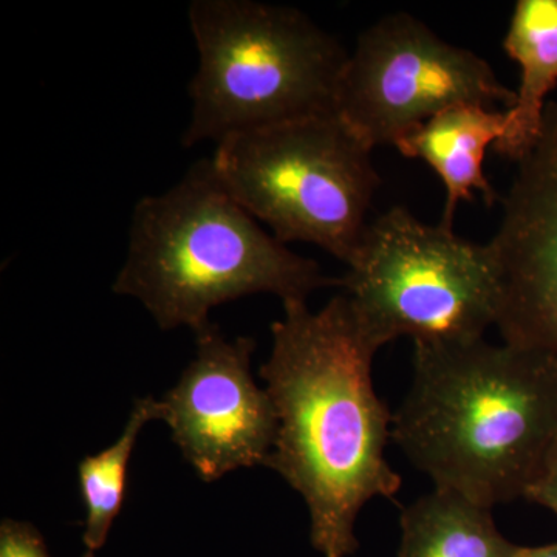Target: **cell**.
<instances>
[{"label":"cell","mask_w":557,"mask_h":557,"mask_svg":"<svg viewBox=\"0 0 557 557\" xmlns=\"http://www.w3.org/2000/svg\"><path fill=\"white\" fill-rule=\"evenodd\" d=\"M284 311L271 325L273 350L260 368L277 416L263 467L306 500L313 548L348 557L359 548L355 525L364 505L394 498L401 487L384 457L394 413L372 381L380 347L344 293L318 313L307 302L284 304Z\"/></svg>","instance_id":"6da1fadb"},{"label":"cell","mask_w":557,"mask_h":557,"mask_svg":"<svg viewBox=\"0 0 557 557\" xmlns=\"http://www.w3.org/2000/svg\"><path fill=\"white\" fill-rule=\"evenodd\" d=\"M413 346L392 440L438 490L491 509L525 498L557 443V358L483 338Z\"/></svg>","instance_id":"7a4b0ae2"},{"label":"cell","mask_w":557,"mask_h":557,"mask_svg":"<svg viewBox=\"0 0 557 557\" xmlns=\"http://www.w3.org/2000/svg\"><path fill=\"white\" fill-rule=\"evenodd\" d=\"M324 287L339 278L267 233L203 160L166 193L138 201L113 292L138 299L161 330L196 333L230 300L271 293L307 302Z\"/></svg>","instance_id":"3957f363"},{"label":"cell","mask_w":557,"mask_h":557,"mask_svg":"<svg viewBox=\"0 0 557 557\" xmlns=\"http://www.w3.org/2000/svg\"><path fill=\"white\" fill-rule=\"evenodd\" d=\"M199 50L183 145L223 141L259 127L335 112L343 46L302 11L251 0H196Z\"/></svg>","instance_id":"277c9868"},{"label":"cell","mask_w":557,"mask_h":557,"mask_svg":"<svg viewBox=\"0 0 557 557\" xmlns=\"http://www.w3.org/2000/svg\"><path fill=\"white\" fill-rule=\"evenodd\" d=\"M372 150L335 110L233 135L209 160L277 240L317 245L347 265L380 186Z\"/></svg>","instance_id":"5b68a950"},{"label":"cell","mask_w":557,"mask_h":557,"mask_svg":"<svg viewBox=\"0 0 557 557\" xmlns=\"http://www.w3.org/2000/svg\"><path fill=\"white\" fill-rule=\"evenodd\" d=\"M339 287L380 348L468 343L497 325L500 273L493 248L395 207L370 220Z\"/></svg>","instance_id":"8992f818"},{"label":"cell","mask_w":557,"mask_h":557,"mask_svg":"<svg viewBox=\"0 0 557 557\" xmlns=\"http://www.w3.org/2000/svg\"><path fill=\"white\" fill-rule=\"evenodd\" d=\"M515 102L516 91L485 60L408 13L388 14L359 35L336 91V112L372 149L454 106L508 110Z\"/></svg>","instance_id":"52a82bcc"},{"label":"cell","mask_w":557,"mask_h":557,"mask_svg":"<svg viewBox=\"0 0 557 557\" xmlns=\"http://www.w3.org/2000/svg\"><path fill=\"white\" fill-rule=\"evenodd\" d=\"M196 335V357L160 401V420L205 482L265 465L277 432L269 392L251 375L256 341L228 339L209 322Z\"/></svg>","instance_id":"ba28073f"},{"label":"cell","mask_w":557,"mask_h":557,"mask_svg":"<svg viewBox=\"0 0 557 557\" xmlns=\"http://www.w3.org/2000/svg\"><path fill=\"white\" fill-rule=\"evenodd\" d=\"M487 244L500 273L504 343L557 358V101H548L536 145L518 163Z\"/></svg>","instance_id":"9c48e42d"},{"label":"cell","mask_w":557,"mask_h":557,"mask_svg":"<svg viewBox=\"0 0 557 557\" xmlns=\"http://www.w3.org/2000/svg\"><path fill=\"white\" fill-rule=\"evenodd\" d=\"M507 110L498 112L482 104H458L432 116L403 135L395 148L408 159L428 163L446 189L445 212L440 225L453 230L461 200H472L479 190L486 205H494L497 193L483 172L486 149L507 134Z\"/></svg>","instance_id":"30bf717a"},{"label":"cell","mask_w":557,"mask_h":557,"mask_svg":"<svg viewBox=\"0 0 557 557\" xmlns=\"http://www.w3.org/2000/svg\"><path fill=\"white\" fill-rule=\"evenodd\" d=\"M504 49L520 65V86L507 110V134L494 149L519 163L536 145L547 97L557 86V0L516 2Z\"/></svg>","instance_id":"8fae6325"},{"label":"cell","mask_w":557,"mask_h":557,"mask_svg":"<svg viewBox=\"0 0 557 557\" xmlns=\"http://www.w3.org/2000/svg\"><path fill=\"white\" fill-rule=\"evenodd\" d=\"M399 525L398 557H512L519 548L491 508L438 487L403 509Z\"/></svg>","instance_id":"7c38bea8"},{"label":"cell","mask_w":557,"mask_h":557,"mask_svg":"<svg viewBox=\"0 0 557 557\" xmlns=\"http://www.w3.org/2000/svg\"><path fill=\"white\" fill-rule=\"evenodd\" d=\"M152 420H160L159 399H137L120 438L97 456H87L79 461V491L87 509L83 533L86 553L83 557H95L108 542L126 497L129 463L139 432Z\"/></svg>","instance_id":"4fadbf2b"},{"label":"cell","mask_w":557,"mask_h":557,"mask_svg":"<svg viewBox=\"0 0 557 557\" xmlns=\"http://www.w3.org/2000/svg\"><path fill=\"white\" fill-rule=\"evenodd\" d=\"M0 557H50L38 528L21 520L0 523Z\"/></svg>","instance_id":"5bb4252c"},{"label":"cell","mask_w":557,"mask_h":557,"mask_svg":"<svg viewBox=\"0 0 557 557\" xmlns=\"http://www.w3.org/2000/svg\"><path fill=\"white\" fill-rule=\"evenodd\" d=\"M525 498L533 504L548 508L557 516V443L548 454L541 474L527 491Z\"/></svg>","instance_id":"9a60e30c"},{"label":"cell","mask_w":557,"mask_h":557,"mask_svg":"<svg viewBox=\"0 0 557 557\" xmlns=\"http://www.w3.org/2000/svg\"><path fill=\"white\" fill-rule=\"evenodd\" d=\"M512 557H557V544L545 547H519Z\"/></svg>","instance_id":"2e32d148"}]
</instances>
